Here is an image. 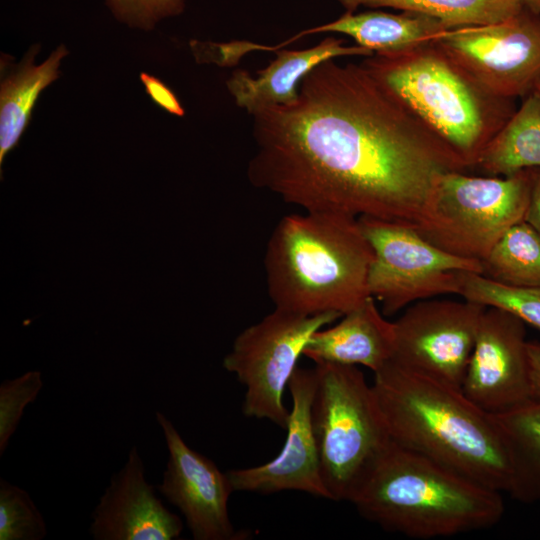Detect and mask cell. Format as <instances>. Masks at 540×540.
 <instances>
[{"instance_id":"cell-1","label":"cell","mask_w":540,"mask_h":540,"mask_svg":"<svg viewBox=\"0 0 540 540\" xmlns=\"http://www.w3.org/2000/svg\"><path fill=\"white\" fill-rule=\"evenodd\" d=\"M253 116L252 185L304 211L417 229L444 175L463 159L362 65L314 67L289 104Z\"/></svg>"},{"instance_id":"cell-2","label":"cell","mask_w":540,"mask_h":540,"mask_svg":"<svg viewBox=\"0 0 540 540\" xmlns=\"http://www.w3.org/2000/svg\"><path fill=\"white\" fill-rule=\"evenodd\" d=\"M372 388L393 442L508 493L510 465L495 418L461 388L392 360L374 372Z\"/></svg>"},{"instance_id":"cell-3","label":"cell","mask_w":540,"mask_h":540,"mask_svg":"<svg viewBox=\"0 0 540 540\" xmlns=\"http://www.w3.org/2000/svg\"><path fill=\"white\" fill-rule=\"evenodd\" d=\"M372 259L358 217L330 211L286 215L266 247L268 295L284 311L343 315L370 296Z\"/></svg>"},{"instance_id":"cell-4","label":"cell","mask_w":540,"mask_h":540,"mask_svg":"<svg viewBox=\"0 0 540 540\" xmlns=\"http://www.w3.org/2000/svg\"><path fill=\"white\" fill-rule=\"evenodd\" d=\"M359 514L415 539L488 529L502 518V492L392 440L352 494Z\"/></svg>"},{"instance_id":"cell-5","label":"cell","mask_w":540,"mask_h":540,"mask_svg":"<svg viewBox=\"0 0 540 540\" xmlns=\"http://www.w3.org/2000/svg\"><path fill=\"white\" fill-rule=\"evenodd\" d=\"M361 64L469 170L517 109L515 99L486 91L432 42Z\"/></svg>"},{"instance_id":"cell-6","label":"cell","mask_w":540,"mask_h":540,"mask_svg":"<svg viewBox=\"0 0 540 540\" xmlns=\"http://www.w3.org/2000/svg\"><path fill=\"white\" fill-rule=\"evenodd\" d=\"M311 419L331 500L349 501L390 443L372 385L355 365L317 362Z\"/></svg>"},{"instance_id":"cell-7","label":"cell","mask_w":540,"mask_h":540,"mask_svg":"<svg viewBox=\"0 0 540 540\" xmlns=\"http://www.w3.org/2000/svg\"><path fill=\"white\" fill-rule=\"evenodd\" d=\"M529 191V169L504 177L447 173L415 231L444 251L482 261L524 220Z\"/></svg>"},{"instance_id":"cell-8","label":"cell","mask_w":540,"mask_h":540,"mask_svg":"<svg viewBox=\"0 0 540 540\" xmlns=\"http://www.w3.org/2000/svg\"><path fill=\"white\" fill-rule=\"evenodd\" d=\"M373 259L368 291L390 316L421 300L460 294L468 272L483 273L480 260L444 251L413 228L371 217H358Z\"/></svg>"},{"instance_id":"cell-9","label":"cell","mask_w":540,"mask_h":540,"mask_svg":"<svg viewBox=\"0 0 540 540\" xmlns=\"http://www.w3.org/2000/svg\"><path fill=\"white\" fill-rule=\"evenodd\" d=\"M341 316L335 312L308 316L274 308L235 338L223 366L245 387V416L286 428L290 410L283 394L297 362L311 336Z\"/></svg>"},{"instance_id":"cell-10","label":"cell","mask_w":540,"mask_h":540,"mask_svg":"<svg viewBox=\"0 0 540 540\" xmlns=\"http://www.w3.org/2000/svg\"><path fill=\"white\" fill-rule=\"evenodd\" d=\"M432 43L495 96L525 97L540 81V15L525 7L496 23L449 29Z\"/></svg>"},{"instance_id":"cell-11","label":"cell","mask_w":540,"mask_h":540,"mask_svg":"<svg viewBox=\"0 0 540 540\" xmlns=\"http://www.w3.org/2000/svg\"><path fill=\"white\" fill-rule=\"evenodd\" d=\"M485 308L465 299L411 304L393 322L391 360L461 388Z\"/></svg>"},{"instance_id":"cell-12","label":"cell","mask_w":540,"mask_h":540,"mask_svg":"<svg viewBox=\"0 0 540 540\" xmlns=\"http://www.w3.org/2000/svg\"><path fill=\"white\" fill-rule=\"evenodd\" d=\"M524 322L486 307L461 386L463 393L490 414L506 412L531 399Z\"/></svg>"},{"instance_id":"cell-13","label":"cell","mask_w":540,"mask_h":540,"mask_svg":"<svg viewBox=\"0 0 540 540\" xmlns=\"http://www.w3.org/2000/svg\"><path fill=\"white\" fill-rule=\"evenodd\" d=\"M156 420L169 453L157 490L180 510L193 539H239L228 513L234 490L227 473L189 447L166 415L156 412Z\"/></svg>"},{"instance_id":"cell-14","label":"cell","mask_w":540,"mask_h":540,"mask_svg":"<svg viewBox=\"0 0 540 540\" xmlns=\"http://www.w3.org/2000/svg\"><path fill=\"white\" fill-rule=\"evenodd\" d=\"M316 385L313 368L295 369L288 388L292 409L286 424L287 436L280 452L267 463L226 471L234 491L271 494L296 490L330 499L321 475L319 455L311 419Z\"/></svg>"},{"instance_id":"cell-15","label":"cell","mask_w":540,"mask_h":540,"mask_svg":"<svg viewBox=\"0 0 540 540\" xmlns=\"http://www.w3.org/2000/svg\"><path fill=\"white\" fill-rule=\"evenodd\" d=\"M91 518L89 531L95 540H173L183 530L182 520L163 505L147 482L136 446L111 477Z\"/></svg>"},{"instance_id":"cell-16","label":"cell","mask_w":540,"mask_h":540,"mask_svg":"<svg viewBox=\"0 0 540 540\" xmlns=\"http://www.w3.org/2000/svg\"><path fill=\"white\" fill-rule=\"evenodd\" d=\"M344 40L327 37L318 45L303 50H275L276 58L253 77L237 69L226 82L236 104L249 114L292 103L298 95L302 79L318 64L341 56H372L373 52L359 45L346 46Z\"/></svg>"},{"instance_id":"cell-17","label":"cell","mask_w":540,"mask_h":540,"mask_svg":"<svg viewBox=\"0 0 540 540\" xmlns=\"http://www.w3.org/2000/svg\"><path fill=\"white\" fill-rule=\"evenodd\" d=\"M384 316L376 300L369 296L343 314L337 324L317 330L306 344L303 355L314 363L361 365L376 372L392 359L394 353V325Z\"/></svg>"},{"instance_id":"cell-18","label":"cell","mask_w":540,"mask_h":540,"mask_svg":"<svg viewBox=\"0 0 540 540\" xmlns=\"http://www.w3.org/2000/svg\"><path fill=\"white\" fill-rule=\"evenodd\" d=\"M452 29L445 22L418 12L388 13L369 10L361 13L346 12L338 19L312 27L291 37L287 45L301 37L322 32L350 36L357 45L373 54H395L431 43L445 31Z\"/></svg>"},{"instance_id":"cell-19","label":"cell","mask_w":540,"mask_h":540,"mask_svg":"<svg viewBox=\"0 0 540 540\" xmlns=\"http://www.w3.org/2000/svg\"><path fill=\"white\" fill-rule=\"evenodd\" d=\"M34 45L17 64L1 58L0 84V168L4 158L19 142L40 93L59 77L62 59L68 54L59 45L41 64H34Z\"/></svg>"},{"instance_id":"cell-20","label":"cell","mask_w":540,"mask_h":540,"mask_svg":"<svg viewBox=\"0 0 540 540\" xmlns=\"http://www.w3.org/2000/svg\"><path fill=\"white\" fill-rule=\"evenodd\" d=\"M493 416L510 465L508 494L524 503L540 502V399Z\"/></svg>"},{"instance_id":"cell-21","label":"cell","mask_w":540,"mask_h":540,"mask_svg":"<svg viewBox=\"0 0 540 540\" xmlns=\"http://www.w3.org/2000/svg\"><path fill=\"white\" fill-rule=\"evenodd\" d=\"M540 167V93L532 91L488 143L475 168L504 177Z\"/></svg>"},{"instance_id":"cell-22","label":"cell","mask_w":540,"mask_h":540,"mask_svg":"<svg viewBox=\"0 0 540 540\" xmlns=\"http://www.w3.org/2000/svg\"><path fill=\"white\" fill-rule=\"evenodd\" d=\"M346 12L359 7L392 8L435 17L452 29L505 20L525 6L522 0H336Z\"/></svg>"},{"instance_id":"cell-23","label":"cell","mask_w":540,"mask_h":540,"mask_svg":"<svg viewBox=\"0 0 540 540\" xmlns=\"http://www.w3.org/2000/svg\"><path fill=\"white\" fill-rule=\"evenodd\" d=\"M485 277L516 287H540V233L525 220L510 227L481 261Z\"/></svg>"},{"instance_id":"cell-24","label":"cell","mask_w":540,"mask_h":540,"mask_svg":"<svg viewBox=\"0 0 540 540\" xmlns=\"http://www.w3.org/2000/svg\"><path fill=\"white\" fill-rule=\"evenodd\" d=\"M463 299L505 310L540 330V287H516L468 272L460 294Z\"/></svg>"},{"instance_id":"cell-25","label":"cell","mask_w":540,"mask_h":540,"mask_svg":"<svg viewBox=\"0 0 540 540\" xmlns=\"http://www.w3.org/2000/svg\"><path fill=\"white\" fill-rule=\"evenodd\" d=\"M47 535L45 520L30 494L0 479V540H41Z\"/></svg>"},{"instance_id":"cell-26","label":"cell","mask_w":540,"mask_h":540,"mask_svg":"<svg viewBox=\"0 0 540 540\" xmlns=\"http://www.w3.org/2000/svg\"><path fill=\"white\" fill-rule=\"evenodd\" d=\"M43 387L40 371H28L0 385V455L18 427L25 408L34 402Z\"/></svg>"},{"instance_id":"cell-27","label":"cell","mask_w":540,"mask_h":540,"mask_svg":"<svg viewBox=\"0 0 540 540\" xmlns=\"http://www.w3.org/2000/svg\"><path fill=\"white\" fill-rule=\"evenodd\" d=\"M114 17L132 28L151 30L168 17L180 14L185 0H105Z\"/></svg>"},{"instance_id":"cell-28","label":"cell","mask_w":540,"mask_h":540,"mask_svg":"<svg viewBox=\"0 0 540 540\" xmlns=\"http://www.w3.org/2000/svg\"><path fill=\"white\" fill-rule=\"evenodd\" d=\"M140 80L147 94L157 105L176 116L184 115V110L177 97L161 80L144 72L140 74Z\"/></svg>"},{"instance_id":"cell-29","label":"cell","mask_w":540,"mask_h":540,"mask_svg":"<svg viewBox=\"0 0 540 540\" xmlns=\"http://www.w3.org/2000/svg\"><path fill=\"white\" fill-rule=\"evenodd\" d=\"M530 191L524 220L540 233V167L529 168Z\"/></svg>"},{"instance_id":"cell-30","label":"cell","mask_w":540,"mask_h":540,"mask_svg":"<svg viewBox=\"0 0 540 540\" xmlns=\"http://www.w3.org/2000/svg\"><path fill=\"white\" fill-rule=\"evenodd\" d=\"M531 398L540 399V343L527 342Z\"/></svg>"},{"instance_id":"cell-31","label":"cell","mask_w":540,"mask_h":540,"mask_svg":"<svg viewBox=\"0 0 540 540\" xmlns=\"http://www.w3.org/2000/svg\"><path fill=\"white\" fill-rule=\"evenodd\" d=\"M525 8L540 15V0H522Z\"/></svg>"},{"instance_id":"cell-32","label":"cell","mask_w":540,"mask_h":540,"mask_svg":"<svg viewBox=\"0 0 540 540\" xmlns=\"http://www.w3.org/2000/svg\"><path fill=\"white\" fill-rule=\"evenodd\" d=\"M535 90H537V91L540 93V81L538 82V84H537Z\"/></svg>"}]
</instances>
